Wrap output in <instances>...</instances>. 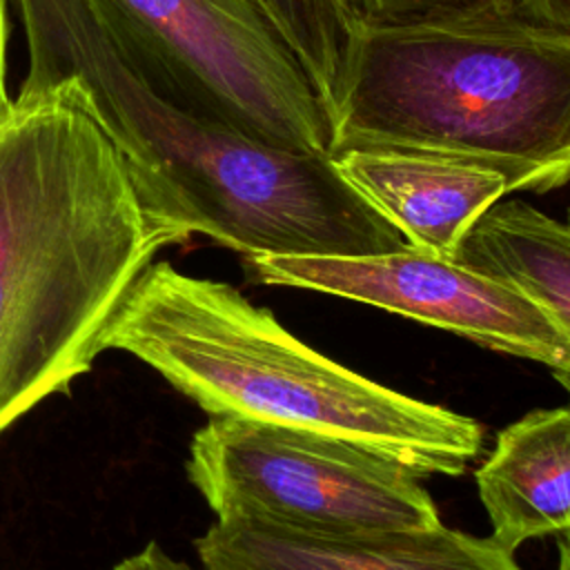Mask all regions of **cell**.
I'll return each mask as SVG.
<instances>
[{"mask_svg":"<svg viewBox=\"0 0 570 570\" xmlns=\"http://www.w3.org/2000/svg\"><path fill=\"white\" fill-rule=\"evenodd\" d=\"M102 134L53 89L0 125V434L67 394L134 281L169 247Z\"/></svg>","mask_w":570,"mask_h":570,"instance_id":"1","label":"cell"},{"mask_svg":"<svg viewBox=\"0 0 570 570\" xmlns=\"http://www.w3.org/2000/svg\"><path fill=\"white\" fill-rule=\"evenodd\" d=\"M330 154L392 147L501 171L512 191L570 183V29L510 0L354 22L327 105Z\"/></svg>","mask_w":570,"mask_h":570,"instance_id":"2","label":"cell"},{"mask_svg":"<svg viewBox=\"0 0 570 570\" xmlns=\"http://www.w3.org/2000/svg\"><path fill=\"white\" fill-rule=\"evenodd\" d=\"M102 350L131 354L209 416L341 439L416 476H459L483 448V425L472 416L352 372L234 285L167 261H151L134 281Z\"/></svg>","mask_w":570,"mask_h":570,"instance_id":"3","label":"cell"},{"mask_svg":"<svg viewBox=\"0 0 570 570\" xmlns=\"http://www.w3.org/2000/svg\"><path fill=\"white\" fill-rule=\"evenodd\" d=\"M154 91L254 138L327 151L330 114L256 0H87Z\"/></svg>","mask_w":570,"mask_h":570,"instance_id":"4","label":"cell"},{"mask_svg":"<svg viewBox=\"0 0 570 570\" xmlns=\"http://www.w3.org/2000/svg\"><path fill=\"white\" fill-rule=\"evenodd\" d=\"M187 476L218 519L321 532L432 528L439 508L407 468L325 434L234 416L194 432Z\"/></svg>","mask_w":570,"mask_h":570,"instance_id":"5","label":"cell"},{"mask_svg":"<svg viewBox=\"0 0 570 570\" xmlns=\"http://www.w3.org/2000/svg\"><path fill=\"white\" fill-rule=\"evenodd\" d=\"M243 269L249 283L376 305L552 372L570 363V341L521 289L412 245L372 256H245Z\"/></svg>","mask_w":570,"mask_h":570,"instance_id":"6","label":"cell"},{"mask_svg":"<svg viewBox=\"0 0 570 570\" xmlns=\"http://www.w3.org/2000/svg\"><path fill=\"white\" fill-rule=\"evenodd\" d=\"M203 570H521L492 537L432 528L321 532L278 521L218 519L194 541Z\"/></svg>","mask_w":570,"mask_h":570,"instance_id":"7","label":"cell"},{"mask_svg":"<svg viewBox=\"0 0 570 570\" xmlns=\"http://www.w3.org/2000/svg\"><path fill=\"white\" fill-rule=\"evenodd\" d=\"M330 156L407 245L441 258H456L476 220L510 194L501 171L459 156L392 147H350Z\"/></svg>","mask_w":570,"mask_h":570,"instance_id":"8","label":"cell"},{"mask_svg":"<svg viewBox=\"0 0 570 570\" xmlns=\"http://www.w3.org/2000/svg\"><path fill=\"white\" fill-rule=\"evenodd\" d=\"M474 481L490 537L510 552L570 532V407L532 410L503 428Z\"/></svg>","mask_w":570,"mask_h":570,"instance_id":"9","label":"cell"},{"mask_svg":"<svg viewBox=\"0 0 570 570\" xmlns=\"http://www.w3.org/2000/svg\"><path fill=\"white\" fill-rule=\"evenodd\" d=\"M456 261L521 289L570 341V209L561 220L519 198L499 200L463 238ZM552 374L570 392V363Z\"/></svg>","mask_w":570,"mask_h":570,"instance_id":"10","label":"cell"},{"mask_svg":"<svg viewBox=\"0 0 570 570\" xmlns=\"http://www.w3.org/2000/svg\"><path fill=\"white\" fill-rule=\"evenodd\" d=\"M318 96H330L345 45L358 20L352 0H256Z\"/></svg>","mask_w":570,"mask_h":570,"instance_id":"11","label":"cell"},{"mask_svg":"<svg viewBox=\"0 0 570 570\" xmlns=\"http://www.w3.org/2000/svg\"><path fill=\"white\" fill-rule=\"evenodd\" d=\"M450 2L461 0H352L356 13L363 18H399Z\"/></svg>","mask_w":570,"mask_h":570,"instance_id":"12","label":"cell"},{"mask_svg":"<svg viewBox=\"0 0 570 570\" xmlns=\"http://www.w3.org/2000/svg\"><path fill=\"white\" fill-rule=\"evenodd\" d=\"M111 570H196V568L174 559L156 541H151L142 550L120 559Z\"/></svg>","mask_w":570,"mask_h":570,"instance_id":"13","label":"cell"},{"mask_svg":"<svg viewBox=\"0 0 570 570\" xmlns=\"http://www.w3.org/2000/svg\"><path fill=\"white\" fill-rule=\"evenodd\" d=\"M521 13L570 29V0H510Z\"/></svg>","mask_w":570,"mask_h":570,"instance_id":"14","label":"cell"},{"mask_svg":"<svg viewBox=\"0 0 570 570\" xmlns=\"http://www.w3.org/2000/svg\"><path fill=\"white\" fill-rule=\"evenodd\" d=\"M9 0H0V125L9 120L16 109V98H11L7 87V42H9Z\"/></svg>","mask_w":570,"mask_h":570,"instance_id":"15","label":"cell"},{"mask_svg":"<svg viewBox=\"0 0 570 570\" xmlns=\"http://www.w3.org/2000/svg\"><path fill=\"white\" fill-rule=\"evenodd\" d=\"M557 570H570V532L557 537Z\"/></svg>","mask_w":570,"mask_h":570,"instance_id":"16","label":"cell"}]
</instances>
